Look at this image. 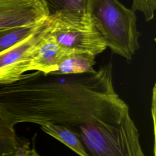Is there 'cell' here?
<instances>
[{"mask_svg": "<svg viewBox=\"0 0 156 156\" xmlns=\"http://www.w3.org/2000/svg\"><path fill=\"white\" fill-rule=\"evenodd\" d=\"M156 0H133L132 10L142 12L146 21L154 18Z\"/></svg>", "mask_w": 156, "mask_h": 156, "instance_id": "7c38bea8", "label": "cell"}, {"mask_svg": "<svg viewBox=\"0 0 156 156\" xmlns=\"http://www.w3.org/2000/svg\"><path fill=\"white\" fill-rule=\"evenodd\" d=\"M16 134L14 126L5 112L0 108V156H9L15 153L23 144Z\"/></svg>", "mask_w": 156, "mask_h": 156, "instance_id": "ba28073f", "label": "cell"}, {"mask_svg": "<svg viewBox=\"0 0 156 156\" xmlns=\"http://www.w3.org/2000/svg\"><path fill=\"white\" fill-rule=\"evenodd\" d=\"M71 52L62 46L55 39L47 34L34 46L30 57L29 71H38L44 74L57 69L58 64Z\"/></svg>", "mask_w": 156, "mask_h": 156, "instance_id": "8992f818", "label": "cell"}, {"mask_svg": "<svg viewBox=\"0 0 156 156\" xmlns=\"http://www.w3.org/2000/svg\"><path fill=\"white\" fill-rule=\"evenodd\" d=\"M48 32L46 20L31 35L0 52V84L15 82L29 71L31 51Z\"/></svg>", "mask_w": 156, "mask_h": 156, "instance_id": "277c9868", "label": "cell"}, {"mask_svg": "<svg viewBox=\"0 0 156 156\" xmlns=\"http://www.w3.org/2000/svg\"><path fill=\"white\" fill-rule=\"evenodd\" d=\"M87 12L113 54L131 60L141 33L135 12L118 0H88Z\"/></svg>", "mask_w": 156, "mask_h": 156, "instance_id": "7a4b0ae2", "label": "cell"}, {"mask_svg": "<svg viewBox=\"0 0 156 156\" xmlns=\"http://www.w3.org/2000/svg\"><path fill=\"white\" fill-rule=\"evenodd\" d=\"M48 18L58 13L83 15L87 13L88 0H41Z\"/></svg>", "mask_w": 156, "mask_h": 156, "instance_id": "30bf717a", "label": "cell"}, {"mask_svg": "<svg viewBox=\"0 0 156 156\" xmlns=\"http://www.w3.org/2000/svg\"><path fill=\"white\" fill-rule=\"evenodd\" d=\"M40 129L44 133L63 143L79 156H90L78 136L67 128L48 124L41 126Z\"/></svg>", "mask_w": 156, "mask_h": 156, "instance_id": "9c48e42d", "label": "cell"}, {"mask_svg": "<svg viewBox=\"0 0 156 156\" xmlns=\"http://www.w3.org/2000/svg\"><path fill=\"white\" fill-rule=\"evenodd\" d=\"M49 34L71 52H84L96 55L106 48V43L87 13H58L48 18Z\"/></svg>", "mask_w": 156, "mask_h": 156, "instance_id": "3957f363", "label": "cell"}, {"mask_svg": "<svg viewBox=\"0 0 156 156\" xmlns=\"http://www.w3.org/2000/svg\"><path fill=\"white\" fill-rule=\"evenodd\" d=\"M9 156H41L35 149L30 147L29 143L24 142L21 147L13 154Z\"/></svg>", "mask_w": 156, "mask_h": 156, "instance_id": "4fadbf2b", "label": "cell"}, {"mask_svg": "<svg viewBox=\"0 0 156 156\" xmlns=\"http://www.w3.org/2000/svg\"><path fill=\"white\" fill-rule=\"evenodd\" d=\"M94 55L84 52H73L68 55L58 64L57 69L50 73L66 75L94 73Z\"/></svg>", "mask_w": 156, "mask_h": 156, "instance_id": "52a82bcc", "label": "cell"}, {"mask_svg": "<svg viewBox=\"0 0 156 156\" xmlns=\"http://www.w3.org/2000/svg\"><path fill=\"white\" fill-rule=\"evenodd\" d=\"M0 108L13 126L67 128L90 156H146L129 107L115 90L111 63L91 73L24 74L0 84Z\"/></svg>", "mask_w": 156, "mask_h": 156, "instance_id": "6da1fadb", "label": "cell"}, {"mask_svg": "<svg viewBox=\"0 0 156 156\" xmlns=\"http://www.w3.org/2000/svg\"><path fill=\"white\" fill-rule=\"evenodd\" d=\"M46 21L37 24L12 29L0 34V52L31 35L41 27Z\"/></svg>", "mask_w": 156, "mask_h": 156, "instance_id": "8fae6325", "label": "cell"}, {"mask_svg": "<svg viewBox=\"0 0 156 156\" xmlns=\"http://www.w3.org/2000/svg\"><path fill=\"white\" fill-rule=\"evenodd\" d=\"M47 19L41 0H0V34Z\"/></svg>", "mask_w": 156, "mask_h": 156, "instance_id": "5b68a950", "label": "cell"}]
</instances>
